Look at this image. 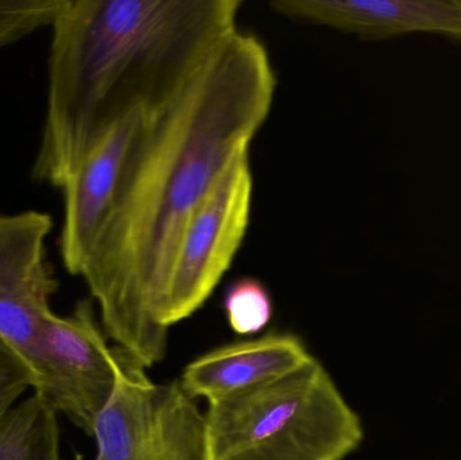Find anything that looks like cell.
<instances>
[{
    "mask_svg": "<svg viewBox=\"0 0 461 460\" xmlns=\"http://www.w3.org/2000/svg\"><path fill=\"white\" fill-rule=\"evenodd\" d=\"M252 194L247 153L227 167L189 219L159 300V326L169 329L191 318L212 296L243 245Z\"/></svg>",
    "mask_w": 461,
    "mask_h": 460,
    "instance_id": "obj_5",
    "label": "cell"
},
{
    "mask_svg": "<svg viewBox=\"0 0 461 460\" xmlns=\"http://www.w3.org/2000/svg\"><path fill=\"white\" fill-rule=\"evenodd\" d=\"M312 358L297 335L271 331L208 351L184 369L178 383L192 400L210 404L267 385Z\"/></svg>",
    "mask_w": 461,
    "mask_h": 460,
    "instance_id": "obj_10",
    "label": "cell"
},
{
    "mask_svg": "<svg viewBox=\"0 0 461 460\" xmlns=\"http://www.w3.org/2000/svg\"><path fill=\"white\" fill-rule=\"evenodd\" d=\"M32 386L34 381L29 367L0 339V426Z\"/></svg>",
    "mask_w": 461,
    "mask_h": 460,
    "instance_id": "obj_14",
    "label": "cell"
},
{
    "mask_svg": "<svg viewBox=\"0 0 461 460\" xmlns=\"http://www.w3.org/2000/svg\"><path fill=\"white\" fill-rule=\"evenodd\" d=\"M137 108L113 122L89 149L64 191L61 257L68 272L80 275L115 199L127 158L145 124Z\"/></svg>",
    "mask_w": 461,
    "mask_h": 460,
    "instance_id": "obj_8",
    "label": "cell"
},
{
    "mask_svg": "<svg viewBox=\"0 0 461 460\" xmlns=\"http://www.w3.org/2000/svg\"><path fill=\"white\" fill-rule=\"evenodd\" d=\"M363 437L359 416L314 356L204 413L205 460H344Z\"/></svg>",
    "mask_w": 461,
    "mask_h": 460,
    "instance_id": "obj_3",
    "label": "cell"
},
{
    "mask_svg": "<svg viewBox=\"0 0 461 460\" xmlns=\"http://www.w3.org/2000/svg\"><path fill=\"white\" fill-rule=\"evenodd\" d=\"M276 91L267 49L238 30L149 111L132 145L80 277L104 334L146 369L167 356L169 329L157 310L184 230L227 167L249 153Z\"/></svg>",
    "mask_w": 461,
    "mask_h": 460,
    "instance_id": "obj_1",
    "label": "cell"
},
{
    "mask_svg": "<svg viewBox=\"0 0 461 460\" xmlns=\"http://www.w3.org/2000/svg\"><path fill=\"white\" fill-rule=\"evenodd\" d=\"M223 310L230 329L249 337L265 329L273 319V297L258 278H236L224 291Z\"/></svg>",
    "mask_w": 461,
    "mask_h": 460,
    "instance_id": "obj_12",
    "label": "cell"
},
{
    "mask_svg": "<svg viewBox=\"0 0 461 460\" xmlns=\"http://www.w3.org/2000/svg\"><path fill=\"white\" fill-rule=\"evenodd\" d=\"M0 460H61L57 413L34 393L0 426Z\"/></svg>",
    "mask_w": 461,
    "mask_h": 460,
    "instance_id": "obj_11",
    "label": "cell"
},
{
    "mask_svg": "<svg viewBox=\"0 0 461 460\" xmlns=\"http://www.w3.org/2000/svg\"><path fill=\"white\" fill-rule=\"evenodd\" d=\"M32 373L34 393L92 437L97 416L115 391L119 356L108 347L89 300L65 318L53 311L46 315L38 329Z\"/></svg>",
    "mask_w": 461,
    "mask_h": 460,
    "instance_id": "obj_6",
    "label": "cell"
},
{
    "mask_svg": "<svg viewBox=\"0 0 461 460\" xmlns=\"http://www.w3.org/2000/svg\"><path fill=\"white\" fill-rule=\"evenodd\" d=\"M68 0H0V49L51 26Z\"/></svg>",
    "mask_w": 461,
    "mask_h": 460,
    "instance_id": "obj_13",
    "label": "cell"
},
{
    "mask_svg": "<svg viewBox=\"0 0 461 460\" xmlns=\"http://www.w3.org/2000/svg\"><path fill=\"white\" fill-rule=\"evenodd\" d=\"M116 353L118 383L95 423L94 460H205L204 413L194 400L178 381L154 383L143 365Z\"/></svg>",
    "mask_w": 461,
    "mask_h": 460,
    "instance_id": "obj_4",
    "label": "cell"
},
{
    "mask_svg": "<svg viewBox=\"0 0 461 460\" xmlns=\"http://www.w3.org/2000/svg\"><path fill=\"white\" fill-rule=\"evenodd\" d=\"M51 227L50 215L40 211L0 212V339L30 373L38 329L51 312L49 302L57 286L46 261Z\"/></svg>",
    "mask_w": 461,
    "mask_h": 460,
    "instance_id": "obj_7",
    "label": "cell"
},
{
    "mask_svg": "<svg viewBox=\"0 0 461 460\" xmlns=\"http://www.w3.org/2000/svg\"><path fill=\"white\" fill-rule=\"evenodd\" d=\"M268 5L293 21L367 40L413 32L461 40V0H274Z\"/></svg>",
    "mask_w": 461,
    "mask_h": 460,
    "instance_id": "obj_9",
    "label": "cell"
},
{
    "mask_svg": "<svg viewBox=\"0 0 461 460\" xmlns=\"http://www.w3.org/2000/svg\"><path fill=\"white\" fill-rule=\"evenodd\" d=\"M240 0H68L32 175L62 186L126 113L172 97L238 29Z\"/></svg>",
    "mask_w": 461,
    "mask_h": 460,
    "instance_id": "obj_2",
    "label": "cell"
}]
</instances>
